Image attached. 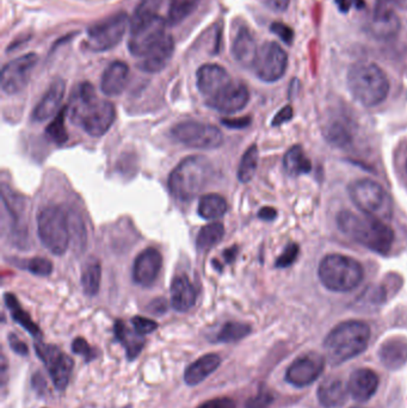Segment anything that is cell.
<instances>
[{"label":"cell","mask_w":407,"mask_h":408,"mask_svg":"<svg viewBox=\"0 0 407 408\" xmlns=\"http://www.w3.org/2000/svg\"><path fill=\"white\" fill-rule=\"evenodd\" d=\"M370 327L359 320H349L336 326L324 340L327 360L332 365L343 364L359 356L368 346Z\"/></svg>","instance_id":"3957f363"},{"label":"cell","mask_w":407,"mask_h":408,"mask_svg":"<svg viewBox=\"0 0 407 408\" xmlns=\"http://www.w3.org/2000/svg\"><path fill=\"white\" fill-rule=\"evenodd\" d=\"M406 0H377L374 8V18H382L395 13V9L403 5Z\"/></svg>","instance_id":"b9f144b4"},{"label":"cell","mask_w":407,"mask_h":408,"mask_svg":"<svg viewBox=\"0 0 407 408\" xmlns=\"http://www.w3.org/2000/svg\"><path fill=\"white\" fill-rule=\"evenodd\" d=\"M232 54L235 61L244 67H253L258 48L256 41L246 26H242L234 36Z\"/></svg>","instance_id":"603a6c76"},{"label":"cell","mask_w":407,"mask_h":408,"mask_svg":"<svg viewBox=\"0 0 407 408\" xmlns=\"http://www.w3.org/2000/svg\"><path fill=\"white\" fill-rule=\"evenodd\" d=\"M258 216L264 221H273L278 216V212L271 207H265V208L260 209Z\"/></svg>","instance_id":"11a10c76"},{"label":"cell","mask_w":407,"mask_h":408,"mask_svg":"<svg viewBox=\"0 0 407 408\" xmlns=\"http://www.w3.org/2000/svg\"><path fill=\"white\" fill-rule=\"evenodd\" d=\"M36 355L44 362L57 391H65L73 371L74 362L69 355L52 344L35 343Z\"/></svg>","instance_id":"8fae6325"},{"label":"cell","mask_w":407,"mask_h":408,"mask_svg":"<svg viewBox=\"0 0 407 408\" xmlns=\"http://www.w3.org/2000/svg\"><path fill=\"white\" fill-rule=\"evenodd\" d=\"M351 408H363V407H351Z\"/></svg>","instance_id":"91938a15"},{"label":"cell","mask_w":407,"mask_h":408,"mask_svg":"<svg viewBox=\"0 0 407 408\" xmlns=\"http://www.w3.org/2000/svg\"><path fill=\"white\" fill-rule=\"evenodd\" d=\"M197 291L186 275H178L171 284V306L176 312L186 313L195 306Z\"/></svg>","instance_id":"7402d4cb"},{"label":"cell","mask_w":407,"mask_h":408,"mask_svg":"<svg viewBox=\"0 0 407 408\" xmlns=\"http://www.w3.org/2000/svg\"><path fill=\"white\" fill-rule=\"evenodd\" d=\"M171 135L179 144L199 149H215L224 144V134L217 127L204 122L186 121L171 129Z\"/></svg>","instance_id":"30bf717a"},{"label":"cell","mask_w":407,"mask_h":408,"mask_svg":"<svg viewBox=\"0 0 407 408\" xmlns=\"http://www.w3.org/2000/svg\"><path fill=\"white\" fill-rule=\"evenodd\" d=\"M37 232L44 248L55 256L65 254L70 243V220L59 207H46L37 215Z\"/></svg>","instance_id":"ba28073f"},{"label":"cell","mask_w":407,"mask_h":408,"mask_svg":"<svg viewBox=\"0 0 407 408\" xmlns=\"http://www.w3.org/2000/svg\"><path fill=\"white\" fill-rule=\"evenodd\" d=\"M351 201L362 213L380 221H390L395 214L392 196L372 179H356L347 187Z\"/></svg>","instance_id":"52a82bcc"},{"label":"cell","mask_w":407,"mask_h":408,"mask_svg":"<svg viewBox=\"0 0 407 408\" xmlns=\"http://www.w3.org/2000/svg\"><path fill=\"white\" fill-rule=\"evenodd\" d=\"M264 3L269 9L275 12H284L288 9L291 0H264Z\"/></svg>","instance_id":"db71d44e"},{"label":"cell","mask_w":407,"mask_h":408,"mask_svg":"<svg viewBox=\"0 0 407 408\" xmlns=\"http://www.w3.org/2000/svg\"><path fill=\"white\" fill-rule=\"evenodd\" d=\"M72 351L75 355L82 356L84 360H87V363L96 358L95 350L91 348L90 344L87 343V340L82 338V337L74 339L73 343H72Z\"/></svg>","instance_id":"ee69618b"},{"label":"cell","mask_w":407,"mask_h":408,"mask_svg":"<svg viewBox=\"0 0 407 408\" xmlns=\"http://www.w3.org/2000/svg\"><path fill=\"white\" fill-rule=\"evenodd\" d=\"M222 124L232 129H244L251 124V118H224Z\"/></svg>","instance_id":"816d5d0a"},{"label":"cell","mask_w":407,"mask_h":408,"mask_svg":"<svg viewBox=\"0 0 407 408\" xmlns=\"http://www.w3.org/2000/svg\"><path fill=\"white\" fill-rule=\"evenodd\" d=\"M288 67V55L276 42H265L257 54L253 71L265 83H275L284 75Z\"/></svg>","instance_id":"7c38bea8"},{"label":"cell","mask_w":407,"mask_h":408,"mask_svg":"<svg viewBox=\"0 0 407 408\" xmlns=\"http://www.w3.org/2000/svg\"><path fill=\"white\" fill-rule=\"evenodd\" d=\"M114 332L117 342L126 349L127 360H134L139 356L145 346V338L135 330H130L129 327L122 322L116 320L114 325Z\"/></svg>","instance_id":"83f0119b"},{"label":"cell","mask_w":407,"mask_h":408,"mask_svg":"<svg viewBox=\"0 0 407 408\" xmlns=\"http://www.w3.org/2000/svg\"><path fill=\"white\" fill-rule=\"evenodd\" d=\"M66 84L62 79H55L42 100L33 111L31 118L34 122H44L52 118L60 108L61 102L65 96Z\"/></svg>","instance_id":"ffe728a7"},{"label":"cell","mask_w":407,"mask_h":408,"mask_svg":"<svg viewBox=\"0 0 407 408\" xmlns=\"http://www.w3.org/2000/svg\"><path fill=\"white\" fill-rule=\"evenodd\" d=\"M291 118H293V108H291V105H287V106L281 109V110L275 115V118H273V123H271V124H273V127L282 126L283 123L291 121Z\"/></svg>","instance_id":"f907efd6"},{"label":"cell","mask_w":407,"mask_h":408,"mask_svg":"<svg viewBox=\"0 0 407 408\" xmlns=\"http://www.w3.org/2000/svg\"><path fill=\"white\" fill-rule=\"evenodd\" d=\"M379 358L385 368L398 370L407 363V340L393 337L383 342L379 349Z\"/></svg>","instance_id":"d4e9b609"},{"label":"cell","mask_w":407,"mask_h":408,"mask_svg":"<svg viewBox=\"0 0 407 408\" xmlns=\"http://www.w3.org/2000/svg\"><path fill=\"white\" fill-rule=\"evenodd\" d=\"M347 393V387H345L342 380L331 376L326 378L320 383L316 396L321 406L325 408H336L345 402Z\"/></svg>","instance_id":"4316f807"},{"label":"cell","mask_w":407,"mask_h":408,"mask_svg":"<svg viewBox=\"0 0 407 408\" xmlns=\"http://www.w3.org/2000/svg\"><path fill=\"white\" fill-rule=\"evenodd\" d=\"M4 300L6 307L9 308L10 313H11V317H12L13 320L17 322L18 325L22 326L23 328L28 333H30L34 338H42V332L39 330V326L36 325L34 320L31 319L29 313L26 312L23 309L21 304L18 302L17 297L13 295V294L8 293V294H5Z\"/></svg>","instance_id":"f1b7e54d"},{"label":"cell","mask_w":407,"mask_h":408,"mask_svg":"<svg viewBox=\"0 0 407 408\" xmlns=\"http://www.w3.org/2000/svg\"><path fill=\"white\" fill-rule=\"evenodd\" d=\"M212 176V163L206 156H188L170 174V192L177 200H194L207 187Z\"/></svg>","instance_id":"277c9868"},{"label":"cell","mask_w":407,"mask_h":408,"mask_svg":"<svg viewBox=\"0 0 407 408\" xmlns=\"http://www.w3.org/2000/svg\"><path fill=\"white\" fill-rule=\"evenodd\" d=\"M18 266H21L22 269L28 270L31 274L42 276V277L49 276L53 271L52 261L46 259V258H41V257L19 261Z\"/></svg>","instance_id":"ab89813d"},{"label":"cell","mask_w":407,"mask_h":408,"mask_svg":"<svg viewBox=\"0 0 407 408\" xmlns=\"http://www.w3.org/2000/svg\"><path fill=\"white\" fill-rule=\"evenodd\" d=\"M221 364V358L217 353H207L191 363L184 371V382L195 387L204 382Z\"/></svg>","instance_id":"484cf974"},{"label":"cell","mask_w":407,"mask_h":408,"mask_svg":"<svg viewBox=\"0 0 407 408\" xmlns=\"http://www.w3.org/2000/svg\"><path fill=\"white\" fill-rule=\"evenodd\" d=\"M337 226L349 239L372 252L387 254L395 243V230L385 222L365 214L342 210L337 215Z\"/></svg>","instance_id":"7a4b0ae2"},{"label":"cell","mask_w":407,"mask_h":408,"mask_svg":"<svg viewBox=\"0 0 407 408\" xmlns=\"http://www.w3.org/2000/svg\"><path fill=\"white\" fill-rule=\"evenodd\" d=\"M224 256H225L226 261H227V263H232V261L235 259V256H237V248H228V250H226L225 253H224Z\"/></svg>","instance_id":"6f0895ef"},{"label":"cell","mask_w":407,"mask_h":408,"mask_svg":"<svg viewBox=\"0 0 407 408\" xmlns=\"http://www.w3.org/2000/svg\"><path fill=\"white\" fill-rule=\"evenodd\" d=\"M325 357L318 352L301 355L287 369L286 381L295 388L309 386L320 378L325 369Z\"/></svg>","instance_id":"5bb4252c"},{"label":"cell","mask_w":407,"mask_h":408,"mask_svg":"<svg viewBox=\"0 0 407 408\" xmlns=\"http://www.w3.org/2000/svg\"><path fill=\"white\" fill-rule=\"evenodd\" d=\"M225 235V227L220 222L209 223L202 227L196 238V248L199 252H207L221 241Z\"/></svg>","instance_id":"d6a6232c"},{"label":"cell","mask_w":407,"mask_h":408,"mask_svg":"<svg viewBox=\"0 0 407 408\" xmlns=\"http://www.w3.org/2000/svg\"><path fill=\"white\" fill-rule=\"evenodd\" d=\"M199 6V0H170L168 23L178 26L190 16Z\"/></svg>","instance_id":"e575fe53"},{"label":"cell","mask_w":407,"mask_h":408,"mask_svg":"<svg viewBox=\"0 0 407 408\" xmlns=\"http://www.w3.org/2000/svg\"><path fill=\"white\" fill-rule=\"evenodd\" d=\"M405 169H406V174H407V160H406V163H405Z\"/></svg>","instance_id":"680465c9"},{"label":"cell","mask_w":407,"mask_h":408,"mask_svg":"<svg viewBox=\"0 0 407 408\" xmlns=\"http://www.w3.org/2000/svg\"><path fill=\"white\" fill-rule=\"evenodd\" d=\"M67 113L74 126L80 127L93 138L105 135L116 118L113 103L100 100L90 83H82L77 87L67 106Z\"/></svg>","instance_id":"6da1fadb"},{"label":"cell","mask_w":407,"mask_h":408,"mask_svg":"<svg viewBox=\"0 0 407 408\" xmlns=\"http://www.w3.org/2000/svg\"><path fill=\"white\" fill-rule=\"evenodd\" d=\"M129 26L127 13H115L92 24L87 30V48L91 52H107L121 42Z\"/></svg>","instance_id":"9c48e42d"},{"label":"cell","mask_w":407,"mask_h":408,"mask_svg":"<svg viewBox=\"0 0 407 408\" xmlns=\"http://www.w3.org/2000/svg\"><path fill=\"white\" fill-rule=\"evenodd\" d=\"M299 245L294 243H289L284 248V251L282 252L281 256L278 257V261H276V266L283 269V268H288L291 264H294V261H296V258L299 256Z\"/></svg>","instance_id":"7bdbcfd3"},{"label":"cell","mask_w":407,"mask_h":408,"mask_svg":"<svg viewBox=\"0 0 407 408\" xmlns=\"http://www.w3.org/2000/svg\"><path fill=\"white\" fill-rule=\"evenodd\" d=\"M273 402V396L269 391H258L245 402V408H269Z\"/></svg>","instance_id":"f6af8a7d"},{"label":"cell","mask_w":407,"mask_h":408,"mask_svg":"<svg viewBox=\"0 0 407 408\" xmlns=\"http://www.w3.org/2000/svg\"><path fill=\"white\" fill-rule=\"evenodd\" d=\"M174 42L172 36L166 35L156 47L145 54L139 62V68L146 73H158L168 66L174 55Z\"/></svg>","instance_id":"44dd1931"},{"label":"cell","mask_w":407,"mask_h":408,"mask_svg":"<svg viewBox=\"0 0 407 408\" xmlns=\"http://www.w3.org/2000/svg\"><path fill=\"white\" fill-rule=\"evenodd\" d=\"M166 35V21L161 16L147 22L132 26L128 39L130 54L136 57H143Z\"/></svg>","instance_id":"4fadbf2b"},{"label":"cell","mask_w":407,"mask_h":408,"mask_svg":"<svg viewBox=\"0 0 407 408\" xmlns=\"http://www.w3.org/2000/svg\"><path fill=\"white\" fill-rule=\"evenodd\" d=\"M163 257L156 248H146L135 258L133 279L141 287H152L161 274Z\"/></svg>","instance_id":"e0dca14e"},{"label":"cell","mask_w":407,"mask_h":408,"mask_svg":"<svg viewBox=\"0 0 407 408\" xmlns=\"http://www.w3.org/2000/svg\"><path fill=\"white\" fill-rule=\"evenodd\" d=\"M67 106H64L60 111L57 113V118H54L51 124L46 128V134L51 141L54 144L61 145L66 144L69 140V133L66 131L65 121L66 115H67Z\"/></svg>","instance_id":"74e56055"},{"label":"cell","mask_w":407,"mask_h":408,"mask_svg":"<svg viewBox=\"0 0 407 408\" xmlns=\"http://www.w3.org/2000/svg\"><path fill=\"white\" fill-rule=\"evenodd\" d=\"M325 135L329 142L338 147H344L350 142V134L347 131V128H344L341 123L331 124L327 128Z\"/></svg>","instance_id":"60d3db41"},{"label":"cell","mask_w":407,"mask_h":408,"mask_svg":"<svg viewBox=\"0 0 407 408\" xmlns=\"http://www.w3.org/2000/svg\"><path fill=\"white\" fill-rule=\"evenodd\" d=\"M251 326L244 322H226L217 333V343H237L251 333Z\"/></svg>","instance_id":"d590c367"},{"label":"cell","mask_w":407,"mask_h":408,"mask_svg":"<svg viewBox=\"0 0 407 408\" xmlns=\"http://www.w3.org/2000/svg\"><path fill=\"white\" fill-rule=\"evenodd\" d=\"M227 202L222 196L217 194L206 195L199 200V214L204 220H215L225 215L227 212Z\"/></svg>","instance_id":"836d02e7"},{"label":"cell","mask_w":407,"mask_h":408,"mask_svg":"<svg viewBox=\"0 0 407 408\" xmlns=\"http://www.w3.org/2000/svg\"><path fill=\"white\" fill-rule=\"evenodd\" d=\"M401 24L399 21L398 16L395 13H390V16L382 18L372 17V22L367 26L370 35L377 39H395L400 31Z\"/></svg>","instance_id":"f546056e"},{"label":"cell","mask_w":407,"mask_h":408,"mask_svg":"<svg viewBox=\"0 0 407 408\" xmlns=\"http://www.w3.org/2000/svg\"><path fill=\"white\" fill-rule=\"evenodd\" d=\"M102 281V266L97 258L91 257L82 266V290L87 296H96L98 294Z\"/></svg>","instance_id":"4dcf8cb0"},{"label":"cell","mask_w":407,"mask_h":408,"mask_svg":"<svg viewBox=\"0 0 407 408\" xmlns=\"http://www.w3.org/2000/svg\"><path fill=\"white\" fill-rule=\"evenodd\" d=\"M129 78V67L122 61H114L102 75L100 89L109 97L118 96L126 89Z\"/></svg>","instance_id":"cb8c5ba5"},{"label":"cell","mask_w":407,"mask_h":408,"mask_svg":"<svg viewBox=\"0 0 407 408\" xmlns=\"http://www.w3.org/2000/svg\"><path fill=\"white\" fill-rule=\"evenodd\" d=\"M196 78L199 92L206 97V100L215 96L217 92L221 91L232 82L228 72L222 66L215 64L202 66L197 71Z\"/></svg>","instance_id":"ac0fdd59"},{"label":"cell","mask_w":407,"mask_h":408,"mask_svg":"<svg viewBox=\"0 0 407 408\" xmlns=\"http://www.w3.org/2000/svg\"><path fill=\"white\" fill-rule=\"evenodd\" d=\"M250 100V92L246 85L240 82H230L215 96L206 100L209 108L225 115L238 113L246 106Z\"/></svg>","instance_id":"2e32d148"},{"label":"cell","mask_w":407,"mask_h":408,"mask_svg":"<svg viewBox=\"0 0 407 408\" xmlns=\"http://www.w3.org/2000/svg\"><path fill=\"white\" fill-rule=\"evenodd\" d=\"M197 408H237V404L234 402L233 399L222 396V398L208 400L204 404L199 405Z\"/></svg>","instance_id":"c3c4849f"},{"label":"cell","mask_w":407,"mask_h":408,"mask_svg":"<svg viewBox=\"0 0 407 408\" xmlns=\"http://www.w3.org/2000/svg\"><path fill=\"white\" fill-rule=\"evenodd\" d=\"M336 4H337L338 10L342 11V12H347L350 11L351 6L355 5L356 9H363L365 4H364L363 0H334Z\"/></svg>","instance_id":"f5cc1de1"},{"label":"cell","mask_w":407,"mask_h":408,"mask_svg":"<svg viewBox=\"0 0 407 408\" xmlns=\"http://www.w3.org/2000/svg\"><path fill=\"white\" fill-rule=\"evenodd\" d=\"M132 325L134 327V330L141 335L153 333L158 328V324L154 320L143 317H133L132 319Z\"/></svg>","instance_id":"7dc6e473"},{"label":"cell","mask_w":407,"mask_h":408,"mask_svg":"<svg viewBox=\"0 0 407 408\" xmlns=\"http://www.w3.org/2000/svg\"><path fill=\"white\" fill-rule=\"evenodd\" d=\"M37 60L35 53H30L8 62L1 71L3 91L6 95H16L22 91L29 83L31 72L35 68Z\"/></svg>","instance_id":"9a60e30c"},{"label":"cell","mask_w":407,"mask_h":408,"mask_svg":"<svg viewBox=\"0 0 407 408\" xmlns=\"http://www.w3.org/2000/svg\"><path fill=\"white\" fill-rule=\"evenodd\" d=\"M270 30L275 35L278 36L287 46H291L293 42H294V30L291 29V26H287L284 23H273L271 26H270Z\"/></svg>","instance_id":"bcb514c9"},{"label":"cell","mask_w":407,"mask_h":408,"mask_svg":"<svg viewBox=\"0 0 407 408\" xmlns=\"http://www.w3.org/2000/svg\"><path fill=\"white\" fill-rule=\"evenodd\" d=\"M347 87L363 106H377L388 96L390 82L385 72L372 62H359L347 72Z\"/></svg>","instance_id":"5b68a950"},{"label":"cell","mask_w":407,"mask_h":408,"mask_svg":"<svg viewBox=\"0 0 407 408\" xmlns=\"http://www.w3.org/2000/svg\"><path fill=\"white\" fill-rule=\"evenodd\" d=\"M8 340H9L10 348H11V350H12L15 353H17L19 356L23 357L29 355V348H28V345L23 342L22 339L18 338L17 335H15V333H10V335H8Z\"/></svg>","instance_id":"681fc988"},{"label":"cell","mask_w":407,"mask_h":408,"mask_svg":"<svg viewBox=\"0 0 407 408\" xmlns=\"http://www.w3.org/2000/svg\"><path fill=\"white\" fill-rule=\"evenodd\" d=\"M161 0H141L135 10L134 16L132 18L130 26H136L140 23L147 22L153 18L158 17V11L161 9Z\"/></svg>","instance_id":"f35d334b"},{"label":"cell","mask_w":407,"mask_h":408,"mask_svg":"<svg viewBox=\"0 0 407 408\" xmlns=\"http://www.w3.org/2000/svg\"><path fill=\"white\" fill-rule=\"evenodd\" d=\"M150 310L156 314H161V313L166 312V304H165L164 299H158V300L153 301L150 304Z\"/></svg>","instance_id":"9f6ffc18"},{"label":"cell","mask_w":407,"mask_h":408,"mask_svg":"<svg viewBox=\"0 0 407 408\" xmlns=\"http://www.w3.org/2000/svg\"><path fill=\"white\" fill-rule=\"evenodd\" d=\"M321 284L334 293L354 290L363 281L364 270L360 261L344 254L324 257L318 268Z\"/></svg>","instance_id":"8992f818"},{"label":"cell","mask_w":407,"mask_h":408,"mask_svg":"<svg viewBox=\"0 0 407 408\" xmlns=\"http://www.w3.org/2000/svg\"><path fill=\"white\" fill-rule=\"evenodd\" d=\"M283 166L287 174L291 177H298L301 174H308L311 171L312 164L303 148L301 146H294L286 153L283 159Z\"/></svg>","instance_id":"1f68e13d"},{"label":"cell","mask_w":407,"mask_h":408,"mask_svg":"<svg viewBox=\"0 0 407 408\" xmlns=\"http://www.w3.org/2000/svg\"><path fill=\"white\" fill-rule=\"evenodd\" d=\"M258 166V148L256 145H252L244 153L238 169V179L242 183H248L252 180L256 174Z\"/></svg>","instance_id":"8d00e7d4"},{"label":"cell","mask_w":407,"mask_h":408,"mask_svg":"<svg viewBox=\"0 0 407 408\" xmlns=\"http://www.w3.org/2000/svg\"><path fill=\"white\" fill-rule=\"evenodd\" d=\"M379 383V376L374 370L361 368L351 373L347 391L352 399L359 402H365L375 396Z\"/></svg>","instance_id":"d6986e66"}]
</instances>
